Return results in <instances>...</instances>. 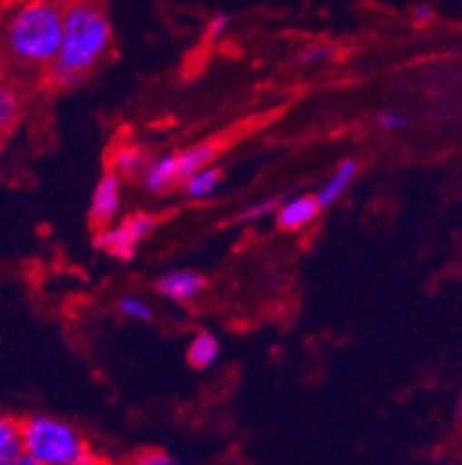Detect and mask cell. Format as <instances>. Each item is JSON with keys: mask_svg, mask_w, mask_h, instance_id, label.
I'll list each match as a JSON object with an SVG mask.
<instances>
[{"mask_svg": "<svg viewBox=\"0 0 462 465\" xmlns=\"http://www.w3.org/2000/svg\"><path fill=\"white\" fill-rule=\"evenodd\" d=\"M112 45V19L100 0H67L61 54L49 67L51 84L61 88L82 84L107 58Z\"/></svg>", "mask_w": 462, "mask_h": 465, "instance_id": "obj_1", "label": "cell"}, {"mask_svg": "<svg viewBox=\"0 0 462 465\" xmlns=\"http://www.w3.org/2000/svg\"><path fill=\"white\" fill-rule=\"evenodd\" d=\"M67 0H25L3 26L12 61L28 70H46L56 63L63 45Z\"/></svg>", "mask_w": 462, "mask_h": 465, "instance_id": "obj_2", "label": "cell"}, {"mask_svg": "<svg viewBox=\"0 0 462 465\" xmlns=\"http://www.w3.org/2000/svg\"><path fill=\"white\" fill-rule=\"evenodd\" d=\"M24 450L44 465H100V460L88 451L84 435L67 421L35 414L21 424Z\"/></svg>", "mask_w": 462, "mask_h": 465, "instance_id": "obj_3", "label": "cell"}, {"mask_svg": "<svg viewBox=\"0 0 462 465\" xmlns=\"http://www.w3.org/2000/svg\"><path fill=\"white\" fill-rule=\"evenodd\" d=\"M158 227V218L152 213H133L116 220L113 225L95 232V246L112 255L113 260L130 262L137 257L139 246Z\"/></svg>", "mask_w": 462, "mask_h": 465, "instance_id": "obj_4", "label": "cell"}, {"mask_svg": "<svg viewBox=\"0 0 462 465\" xmlns=\"http://www.w3.org/2000/svg\"><path fill=\"white\" fill-rule=\"evenodd\" d=\"M123 204V179L113 172L107 169L104 174L97 181L95 190H93L91 197V209H88V218H91V225L95 230L102 227L113 225L118 220Z\"/></svg>", "mask_w": 462, "mask_h": 465, "instance_id": "obj_5", "label": "cell"}, {"mask_svg": "<svg viewBox=\"0 0 462 465\" xmlns=\"http://www.w3.org/2000/svg\"><path fill=\"white\" fill-rule=\"evenodd\" d=\"M321 211H324V206L317 200V194H299V197L280 202L278 211H275V223H278L280 230L299 232L310 227L319 218Z\"/></svg>", "mask_w": 462, "mask_h": 465, "instance_id": "obj_6", "label": "cell"}, {"mask_svg": "<svg viewBox=\"0 0 462 465\" xmlns=\"http://www.w3.org/2000/svg\"><path fill=\"white\" fill-rule=\"evenodd\" d=\"M155 290H158L160 297L169 299V302L188 303L194 302V299L206 290V278L197 272H190V269L172 272L164 273V276L155 282Z\"/></svg>", "mask_w": 462, "mask_h": 465, "instance_id": "obj_7", "label": "cell"}, {"mask_svg": "<svg viewBox=\"0 0 462 465\" xmlns=\"http://www.w3.org/2000/svg\"><path fill=\"white\" fill-rule=\"evenodd\" d=\"M359 172H361V163H359V160L356 158L342 160V163L330 172V176L324 181V185L315 193L317 200L321 202V206L329 209V206L338 204V202L347 194V190L354 185Z\"/></svg>", "mask_w": 462, "mask_h": 465, "instance_id": "obj_8", "label": "cell"}, {"mask_svg": "<svg viewBox=\"0 0 462 465\" xmlns=\"http://www.w3.org/2000/svg\"><path fill=\"white\" fill-rule=\"evenodd\" d=\"M139 183L143 185V190L152 194H164L176 188V185H181L176 151L160 155V158H152Z\"/></svg>", "mask_w": 462, "mask_h": 465, "instance_id": "obj_9", "label": "cell"}, {"mask_svg": "<svg viewBox=\"0 0 462 465\" xmlns=\"http://www.w3.org/2000/svg\"><path fill=\"white\" fill-rule=\"evenodd\" d=\"M151 160V155L137 143H121L112 153V167L109 169H113L123 181H142Z\"/></svg>", "mask_w": 462, "mask_h": 465, "instance_id": "obj_10", "label": "cell"}, {"mask_svg": "<svg viewBox=\"0 0 462 465\" xmlns=\"http://www.w3.org/2000/svg\"><path fill=\"white\" fill-rule=\"evenodd\" d=\"M218 153H220L218 142H211V139H206V142L192 143V146H185V149L176 151L178 176H181V185H183V181L188 179V176H192L194 172H199V169L213 164L215 155H218Z\"/></svg>", "mask_w": 462, "mask_h": 465, "instance_id": "obj_11", "label": "cell"}, {"mask_svg": "<svg viewBox=\"0 0 462 465\" xmlns=\"http://www.w3.org/2000/svg\"><path fill=\"white\" fill-rule=\"evenodd\" d=\"M220 185H222V169L215 167V164H209V167L199 169L192 176H188L183 181V185H181V190H183L185 200L202 202L213 197Z\"/></svg>", "mask_w": 462, "mask_h": 465, "instance_id": "obj_12", "label": "cell"}, {"mask_svg": "<svg viewBox=\"0 0 462 465\" xmlns=\"http://www.w3.org/2000/svg\"><path fill=\"white\" fill-rule=\"evenodd\" d=\"M24 112V97L12 79L0 74V128L12 130Z\"/></svg>", "mask_w": 462, "mask_h": 465, "instance_id": "obj_13", "label": "cell"}, {"mask_svg": "<svg viewBox=\"0 0 462 465\" xmlns=\"http://www.w3.org/2000/svg\"><path fill=\"white\" fill-rule=\"evenodd\" d=\"M220 357V341L209 331H199L197 336L190 341L188 348V361L192 369L206 371L215 366Z\"/></svg>", "mask_w": 462, "mask_h": 465, "instance_id": "obj_14", "label": "cell"}, {"mask_svg": "<svg viewBox=\"0 0 462 465\" xmlns=\"http://www.w3.org/2000/svg\"><path fill=\"white\" fill-rule=\"evenodd\" d=\"M24 451L21 424L7 414H0V465H15Z\"/></svg>", "mask_w": 462, "mask_h": 465, "instance_id": "obj_15", "label": "cell"}, {"mask_svg": "<svg viewBox=\"0 0 462 465\" xmlns=\"http://www.w3.org/2000/svg\"><path fill=\"white\" fill-rule=\"evenodd\" d=\"M116 308L123 317L133 320V322H151L152 315H155L151 303L137 294H123L116 302Z\"/></svg>", "mask_w": 462, "mask_h": 465, "instance_id": "obj_16", "label": "cell"}, {"mask_svg": "<svg viewBox=\"0 0 462 465\" xmlns=\"http://www.w3.org/2000/svg\"><path fill=\"white\" fill-rule=\"evenodd\" d=\"M280 206V200H261V202H254V204L245 206L243 211L239 213V223H257V220L261 218H269L270 213L275 215V211H278Z\"/></svg>", "mask_w": 462, "mask_h": 465, "instance_id": "obj_17", "label": "cell"}, {"mask_svg": "<svg viewBox=\"0 0 462 465\" xmlns=\"http://www.w3.org/2000/svg\"><path fill=\"white\" fill-rule=\"evenodd\" d=\"M127 465H181L172 454L167 451H160V450H148L142 451V454L134 456L133 460Z\"/></svg>", "mask_w": 462, "mask_h": 465, "instance_id": "obj_18", "label": "cell"}, {"mask_svg": "<svg viewBox=\"0 0 462 465\" xmlns=\"http://www.w3.org/2000/svg\"><path fill=\"white\" fill-rule=\"evenodd\" d=\"M377 125L381 130H387V133H400V130H405L409 125V121H407V116H402L398 112H384L377 118Z\"/></svg>", "mask_w": 462, "mask_h": 465, "instance_id": "obj_19", "label": "cell"}, {"mask_svg": "<svg viewBox=\"0 0 462 465\" xmlns=\"http://www.w3.org/2000/svg\"><path fill=\"white\" fill-rule=\"evenodd\" d=\"M229 28H231V16H229L227 12H218V15L209 21L206 33H209L211 40H222V37L229 33Z\"/></svg>", "mask_w": 462, "mask_h": 465, "instance_id": "obj_20", "label": "cell"}, {"mask_svg": "<svg viewBox=\"0 0 462 465\" xmlns=\"http://www.w3.org/2000/svg\"><path fill=\"white\" fill-rule=\"evenodd\" d=\"M330 54H333V49H330V46H326V45H319V46H312L310 52H305L303 56H300V61H305V63H317V61H326V58L330 56Z\"/></svg>", "mask_w": 462, "mask_h": 465, "instance_id": "obj_21", "label": "cell"}, {"mask_svg": "<svg viewBox=\"0 0 462 465\" xmlns=\"http://www.w3.org/2000/svg\"><path fill=\"white\" fill-rule=\"evenodd\" d=\"M435 19H437V12L432 10L430 5H418L414 10V21H417L418 26H430Z\"/></svg>", "mask_w": 462, "mask_h": 465, "instance_id": "obj_22", "label": "cell"}, {"mask_svg": "<svg viewBox=\"0 0 462 465\" xmlns=\"http://www.w3.org/2000/svg\"><path fill=\"white\" fill-rule=\"evenodd\" d=\"M15 465H44V463H42V460L37 459V456H33L31 451H25V450H24V451H21L19 459H16Z\"/></svg>", "mask_w": 462, "mask_h": 465, "instance_id": "obj_23", "label": "cell"}, {"mask_svg": "<svg viewBox=\"0 0 462 465\" xmlns=\"http://www.w3.org/2000/svg\"><path fill=\"white\" fill-rule=\"evenodd\" d=\"M3 146H5V130L0 128V151H3Z\"/></svg>", "mask_w": 462, "mask_h": 465, "instance_id": "obj_24", "label": "cell"}, {"mask_svg": "<svg viewBox=\"0 0 462 465\" xmlns=\"http://www.w3.org/2000/svg\"><path fill=\"white\" fill-rule=\"evenodd\" d=\"M457 417L462 420V394H460V401H457Z\"/></svg>", "mask_w": 462, "mask_h": 465, "instance_id": "obj_25", "label": "cell"}, {"mask_svg": "<svg viewBox=\"0 0 462 465\" xmlns=\"http://www.w3.org/2000/svg\"><path fill=\"white\" fill-rule=\"evenodd\" d=\"M0 31H3V19H0Z\"/></svg>", "mask_w": 462, "mask_h": 465, "instance_id": "obj_26", "label": "cell"}]
</instances>
